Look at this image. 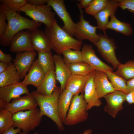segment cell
I'll return each instance as SVG.
<instances>
[{
    "instance_id": "obj_44",
    "label": "cell",
    "mask_w": 134,
    "mask_h": 134,
    "mask_svg": "<svg viewBox=\"0 0 134 134\" xmlns=\"http://www.w3.org/2000/svg\"><path fill=\"white\" fill-rule=\"evenodd\" d=\"M92 131L90 129L85 130L82 134H92Z\"/></svg>"
},
{
    "instance_id": "obj_43",
    "label": "cell",
    "mask_w": 134,
    "mask_h": 134,
    "mask_svg": "<svg viewBox=\"0 0 134 134\" xmlns=\"http://www.w3.org/2000/svg\"><path fill=\"white\" fill-rule=\"evenodd\" d=\"M9 64L0 61V73L5 71L7 68Z\"/></svg>"
},
{
    "instance_id": "obj_2",
    "label": "cell",
    "mask_w": 134,
    "mask_h": 134,
    "mask_svg": "<svg viewBox=\"0 0 134 134\" xmlns=\"http://www.w3.org/2000/svg\"><path fill=\"white\" fill-rule=\"evenodd\" d=\"M44 32L51 44L52 49L61 55L68 49L80 50L82 41L75 39L69 35L58 24L57 20L51 27H46Z\"/></svg>"
},
{
    "instance_id": "obj_35",
    "label": "cell",
    "mask_w": 134,
    "mask_h": 134,
    "mask_svg": "<svg viewBox=\"0 0 134 134\" xmlns=\"http://www.w3.org/2000/svg\"><path fill=\"white\" fill-rule=\"evenodd\" d=\"M7 17L6 14L0 9V38L3 36L7 30L8 23L6 22Z\"/></svg>"
},
{
    "instance_id": "obj_27",
    "label": "cell",
    "mask_w": 134,
    "mask_h": 134,
    "mask_svg": "<svg viewBox=\"0 0 134 134\" xmlns=\"http://www.w3.org/2000/svg\"><path fill=\"white\" fill-rule=\"evenodd\" d=\"M38 54V63L45 73L51 70L55 71L54 60L51 51L39 52Z\"/></svg>"
},
{
    "instance_id": "obj_30",
    "label": "cell",
    "mask_w": 134,
    "mask_h": 134,
    "mask_svg": "<svg viewBox=\"0 0 134 134\" xmlns=\"http://www.w3.org/2000/svg\"><path fill=\"white\" fill-rule=\"evenodd\" d=\"M13 115L6 109H0V134L13 126Z\"/></svg>"
},
{
    "instance_id": "obj_19",
    "label": "cell",
    "mask_w": 134,
    "mask_h": 134,
    "mask_svg": "<svg viewBox=\"0 0 134 134\" xmlns=\"http://www.w3.org/2000/svg\"><path fill=\"white\" fill-rule=\"evenodd\" d=\"M53 56L56 80L60 83L62 91L65 89L67 82L72 73L67 65L64 62L61 55L55 54Z\"/></svg>"
},
{
    "instance_id": "obj_41",
    "label": "cell",
    "mask_w": 134,
    "mask_h": 134,
    "mask_svg": "<svg viewBox=\"0 0 134 134\" xmlns=\"http://www.w3.org/2000/svg\"><path fill=\"white\" fill-rule=\"evenodd\" d=\"M21 131V130L19 128L15 129L14 127L12 126L2 134H17Z\"/></svg>"
},
{
    "instance_id": "obj_28",
    "label": "cell",
    "mask_w": 134,
    "mask_h": 134,
    "mask_svg": "<svg viewBox=\"0 0 134 134\" xmlns=\"http://www.w3.org/2000/svg\"><path fill=\"white\" fill-rule=\"evenodd\" d=\"M105 72L114 90L121 91L127 94L126 80L113 71Z\"/></svg>"
},
{
    "instance_id": "obj_18",
    "label": "cell",
    "mask_w": 134,
    "mask_h": 134,
    "mask_svg": "<svg viewBox=\"0 0 134 134\" xmlns=\"http://www.w3.org/2000/svg\"><path fill=\"white\" fill-rule=\"evenodd\" d=\"M31 32V43L34 51L38 53L51 51V44L44 32L38 28Z\"/></svg>"
},
{
    "instance_id": "obj_34",
    "label": "cell",
    "mask_w": 134,
    "mask_h": 134,
    "mask_svg": "<svg viewBox=\"0 0 134 134\" xmlns=\"http://www.w3.org/2000/svg\"><path fill=\"white\" fill-rule=\"evenodd\" d=\"M9 9L19 14L21 8L27 3V0H0Z\"/></svg>"
},
{
    "instance_id": "obj_13",
    "label": "cell",
    "mask_w": 134,
    "mask_h": 134,
    "mask_svg": "<svg viewBox=\"0 0 134 134\" xmlns=\"http://www.w3.org/2000/svg\"><path fill=\"white\" fill-rule=\"evenodd\" d=\"M126 94L121 91L115 90L107 94L104 98L106 104L104 111L113 118L123 108L124 102L126 101Z\"/></svg>"
},
{
    "instance_id": "obj_38",
    "label": "cell",
    "mask_w": 134,
    "mask_h": 134,
    "mask_svg": "<svg viewBox=\"0 0 134 134\" xmlns=\"http://www.w3.org/2000/svg\"><path fill=\"white\" fill-rule=\"evenodd\" d=\"M47 2V0H27V3L36 6L44 5Z\"/></svg>"
},
{
    "instance_id": "obj_37",
    "label": "cell",
    "mask_w": 134,
    "mask_h": 134,
    "mask_svg": "<svg viewBox=\"0 0 134 134\" xmlns=\"http://www.w3.org/2000/svg\"><path fill=\"white\" fill-rule=\"evenodd\" d=\"M13 60V58L10 54L4 53L0 49V61L10 64Z\"/></svg>"
},
{
    "instance_id": "obj_40",
    "label": "cell",
    "mask_w": 134,
    "mask_h": 134,
    "mask_svg": "<svg viewBox=\"0 0 134 134\" xmlns=\"http://www.w3.org/2000/svg\"><path fill=\"white\" fill-rule=\"evenodd\" d=\"M126 90L127 94L134 92V77L127 81Z\"/></svg>"
},
{
    "instance_id": "obj_24",
    "label": "cell",
    "mask_w": 134,
    "mask_h": 134,
    "mask_svg": "<svg viewBox=\"0 0 134 134\" xmlns=\"http://www.w3.org/2000/svg\"><path fill=\"white\" fill-rule=\"evenodd\" d=\"M55 71L52 70L45 73L41 82L37 88L36 91L43 95H48L52 94L56 86Z\"/></svg>"
},
{
    "instance_id": "obj_5",
    "label": "cell",
    "mask_w": 134,
    "mask_h": 134,
    "mask_svg": "<svg viewBox=\"0 0 134 134\" xmlns=\"http://www.w3.org/2000/svg\"><path fill=\"white\" fill-rule=\"evenodd\" d=\"M88 111L84 93L74 95L63 123L66 125L72 126L85 121L88 116Z\"/></svg>"
},
{
    "instance_id": "obj_14",
    "label": "cell",
    "mask_w": 134,
    "mask_h": 134,
    "mask_svg": "<svg viewBox=\"0 0 134 134\" xmlns=\"http://www.w3.org/2000/svg\"><path fill=\"white\" fill-rule=\"evenodd\" d=\"M10 46V51L14 53L34 51L31 43V32L23 30L17 33L12 38Z\"/></svg>"
},
{
    "instance_id": "obj_23",
    "label": "cell",
    "mask_w": 134,
    "mask_h": 134,
    "mask_svg": "<svg viewBox=\"0 0 134 134\" xmlns=\"http://www.w3.org/2000/svg\"><path fill=\"white\" fill-rule=\"evenodd\" d=\"M73 95L66 89L59 95L57 103V109L60 119L63 123L67 116Z\"/></svg>"
},
{
    "instance_id": "obj_12",
    "label": "cell",
    "mask_w": 134,
    "mask_h": 134,
    "mask_svg": "<svg viewBox=\"0 0 134 134\" xmlns=\"http://www.w3.org/2000/svg\"><path fill=\"white\" fill-rule=\"evenodd\" d=\"M82 60L95 70L106 72L113 71V68L103 62L96 56L92 45L84 44L82 48Z\"/></svg>"
},
{
    "instance_id": "obj_26",
    "label": "cell",
    "mask_w": 134,
    "mask_h": 134,
    "mask_svg": "<svg viewBox=\"0 0 134 134\" xmlns=\"http://www.w3.org/2000/svg\"><path fill=\"white\" fill-rule=\"evenodd\" d=\"M110 20L105 27V30L112 29L127 36L131 35L133 30L130 24L127 22L121 21L116 17L115 14L110 17Z\"/></svg>"
},
{
    "instance_id": "obj_45",
    "label": "cell",
    "mask_w": 134,
    "mask_h": 134,
    "mask_svg": "<svg viewBox=\"0 0 134 134\" xmlns=\"http://www.w3.org/2000/svg\"><path fill=\"white\" fill-rule=\"evenodd\" d=\"M38 133L37 132H36L34 133L33 134H38ZM18 134H24L22 131H21Z\"/></svg>"
},
{
    "instance_id": "obj_32",
    "label": "cell",
    "mask_w": 134,
    "mask_h": 134,
    "mask_svg": "<svg viewBox=\"0 0 134 134\" xmlns=\"http://www.w3.org/2000/svg\"><path fill=\"white\" fill-rule=\"evenodd\" d=\"M68 49L62 53L63 59L67 64L83 62L81 51Z\"/></svg>"
},
{
    "instance_id": "obj_15",
    "label": "cell",
    "mask_w": 134,
    "mask_h": 134,
    "mask_svg": "<svg viewBox=\"0 0 134 134\" xmlns=\"http://www.w3.org/2000/svg\"><path fill=\"white\" fill-rule=\"evenodd\" d=\"M36 55L35 51L17 53L13 64L21 79L29 70Z\"/></svg>"
},
{
    "instance_id": "obj_9",
    "label": "cell",
    "mask_w": 134,
    "mask_h": 134,
    "mask_svg": "<svg viewBox=\"0 0 134 134\" xmlns=\"http://www.w3.org/2000/svg\"><path fill=\"white\" fill-rule=\"evenodd\" d=\"M47 4L53 9L64 23L62 28L71 36H74L76 23L66 9L63 0H47Z\"/></svg>"
},
{
    "instance_id": "obj_25",
    "label": "cell",
    "mask_w": 134,
    "mask_h": 134,
    "mask_svg": "<svg viewBox=\"0 0 134 134\" xmlns=\"http://www.w3.org/2000/svg\"><path fill=\"white\" fill-rule=\"evenodd\" d=\"M21 78L13 64H9L7 69L0 73V88L19 82Z\"/></svg>"
},
{
    "instance_id": "obj_11",
    "label": "cell",
    "mask_w": 134,
    "mask_h": 134,
    "mask_svg": "<svg viewBox=\"0 0 134 134\" xmlns=\"http://www.w3.org/2000/svg\"><path fill=\"white\" fill-rule=\"evenodd\" d=\"M38 106L36 100L31 93L13 99L10 102L0 106V109H6L14 114L19 111L35 108Z\"/></svg>"
},
{
    "instance_id": "obj_22",
    "label": "cell",
    "mask_w": 134,
    "mask_h": 134,
    "mask_svg": "<svg viewBox=\"0 0 134 134\" xmlns=\"http://www.w3.org/2000/svg\"><path fill=\"white\" fill-rule=\"evenodd\" d=\"M89 74L86 76L72 74L67 82L65 89L73 95L83 92Z\"/></svg>"
},
{
    "instance_id": "obj_17",
    "label": "cell",
    "mask_w": 134,
    "mask_h": 134,
    "mask_svg": "<svg viewBox=\"0 0 134 134\" xmlns=\"http://www.w3.org/2000/svg\"><path fill=\"white\" fill-rule=\"evenodd\" d=\"M119 3L117 0H108L105 7L97 14L93 16L96 20L99 29L105 33V27L109 22V17L116 13Z\"/></svg>"
},
{
    "instance_id": "obj_6",
    "label": "cell",
    "mask_w": 134,
    "mask_h": 134,
    "mask_svg": "<svg viewBox=\"0 0 134 134\" xmlns=\"http://www.w3.org/2000/svg\"><path fill=\"white\" fill-rule=\"evenodd\" d=\"M52 8L48 4L40 6L32 5L26 3L20 9V11L32 18L33 20L43 23L46 27L52 26L57 21L55 13L52 11Z\"/></svg>"
},
{
    "instance_id": "obj_29",
    "label": "cell",
    "mask_w": 134,
    "mask_h": 134,
    "mask_svg": "<svg viewBox=\"0 0 134 134\" xmlns=\"http://www.w3.org/2000/svg\"><path fill=\"white\" fill-rule=\"evenodd\" d=\"M67 65L73 74L86 76L95 70L89 65L83 62Z\"/></svg>"
},
{
    "instance_id": "obj_3",
    "label": "cell",
    "mask_w": 134,
    "mask_h": 134,
    "mask_svg": "<svg viewBox=\"0 0 134 134\" xmlns=\"http://www.w3.org/2000/svg\"><path fill=\"white\" fill-rule=\"evenodd\" d=\"M62 92L60 87L56 86L52 94L49 95H42L35 90L31 93L39 107L41 115L46 116L51 119L60 131L65 129L59 118L57 109L58 100Z\"/></svg>"
},
{
    "instance_id": "obj_31",
    "label": "cell",
    "mask_w": 134,
    "mask_h": 134,
    "mask_svg": "<svg viewBox=\"0 0 134 134\" xmlns=\"http://www.w3.org/2000/svg\"><path fill=\"white\" fill-rule=\"evenodd\" d=\"M115 73L125 80H128L134 77V60L127 61L121 64Z\"/></svg>"
},
{
    "instance_id": "obj_1",
    "label": "cell",
    "mask_w": 134,
    "mask_h": 134,
    "mask_svg": "<svg viewBox=\"0 0 134 134\" xmlns=\"http://www.w3.org/2000/svg\"><path fill=\"white\" fill-rule=\"evenodd\" d=\"M0 9L6 14L8 23L5 33L0 38V44L3 46H10L13 37L19 32L25 29L32 31L38 28L42 24L21 16L9 9L1 3L0 5Z\"/></svg>"
},
{
    "instance_id": "obj_20",
    "label": "cell",
    "mask_w": 134,
    "mask_h": 134,
    "mask_svg": "<svg viewBox=\"0 0 134 134\" xmlns=\"http://www.w3.org/2000/svg\"><path fill=\"white\" fill-rule=\"evenodd\" d=\"M94 82L97 95L99 99L115 91L104 72L95 70Z\"/></svg>"
},
{
    "instance_id": "obj_4",
    "label": "cell",
    "mask_w": 134,
    "mask_h": 134,
    "mask_svg": "<svg viewBox=\"0 0 134 134\" xmlns=\"http://www.w3.org/2000/svg\"><path fill=\"white\" fill-rule=\"evenodd\" d=\"M42 117L38 108L17 112L14 114L13 126L19 128L25 134L33 131L40 124Z\"/></svg>"
},
{
    "instance_id": "obj_36",
    "label": "cell",
    "mask_w": 134,
    "mask_h": 134,
    "mask_svg": "<svg viewBox=\"0 0 134 134\" xmlns=\"http://www.w3.org/2000/svg\"><path fill=\"white\" fill-rule=\"evenodd\" d=\"M119 6L123 10L127 9L134 12V0H117Z\"/></svg>"
},
{
    "instance_id": "obj_33",
    "label": "cell",
    "mask_w": 134,
    "mask_h": 134,
    "mask_svg": "<svg viewBox=\"0 0 134 134\" xmlns=\"http://www.w3.org/2000/svg\"><path fill=\"white\" fill-rule=\"evenodd\" d=\"M108 0H93L89 7L85 10V12L93 16L102 10L106 6Z\"/></svg>"
},
{
    "instance_id": "obj_8",
    "label": "cell",
    "mask_w": 134,
    "mask_h": 134,
    "mask_svg": "<svg viewBox=\"0 0 134 134\" xmlns=\"http://www.w3.org/2000/svg\"><path fill=\"white\" fill-rule=\"evenodd\" d=\"M80 12L79 21L76 23L74 36L77 39L82 41L88 40L94 44L99 39V34L96 33L97 26L91 25L89 22L85 19L83 11L79 8Z\"/></svg>"
},
{
    "instance_id": "obj_21",
    "label": "cell",
    "mask_w": 134,
    "mask_h": 134,
    "mask_svg": "<svg viewBox=\"0 0 134 134\" xmlns=\"http://www.w3.org/2000/svg\"><path fill=\"white\" fill-rule=\"evenodd\" d=\"M45 74L39 64L37 59L34 61L22 82L27 85H32L37 88L43 80Z\"/></svg>"
},
{
    "instance_id": "obj_10",
    "label": "cell",
    "mask_w": 134,
    "mask_h": 134,
    "mask_svg": "<svg viewBox=\"0 0 134 134\" xmlns=\"http://www.w3.org/2000/svg\"><path fill=\"white\" fill-rule=\"evenodd\" d=\"M27 86L21 82L0 88V106L10 102L23 94H31Z\"/></svg>"
},
{
    "instance_id": "obj_39",
    "label": "cell",
    "mask_w": 134,
    "mask_h": 134,
    "mask_svg": "<svg viewBox=\"0 0 134 134\" xmlns=\"http://www.w3.org/2000/svg\"><path fill=\"white\" fill-rule=\"evenodd\" d=\"M93 0H78L79 3L77 4L78 7L82 9H85L88 8L90 6Z\"/></svg>"
},
{
    "instance_id": "obj_7",
    "label": "cell",
    "mask_w": 134,
    "mask_h": 134,
    "mask_svg": "<svg viewBox=\"0 0 134 134\" xmlns=\"http://www.w3.org/2000/svg\"><path fill=\"white\" fill-rule=\"evenodd\" d=\"M99 40L94 44L103 58L111 64L115 69L121 64L117 59L115 53L116 48L114 39L109 37L105 33L100 34Z\"/></svg>"
},
{
    "instance_id": "obj_16",
    "label": "cell",
    "mask_w": 134,
    "mask_h": 134,
    "mask_svg": "<svg viewBox=\"0 0 134 134\" xmlns=\"http://www.w3.org/2000/svg\"><path fill=\"white\" fill-rule=\"evenodd\" d=\"M95 71V70L89 74L84 89V98L87 104L88 110L94 107H99L102 104L101 100L98 97L94 85Z\"/></svg>"
},
{
    "instance_id": "obj_42",
    "label": "cell",
    "mask_w": 134,
    "mask_h": 134,
    "mask_svg": "<svg viewBox=\"0 0 134 134\" xmlns=\"http://www.w3.org/2000/svg\"><path fill=\"white\" fill-rule=\"evenodd\" d=\"M126 101L129 104L134 103V92L126 94Z\"/></svg>"
}]
</instances>
